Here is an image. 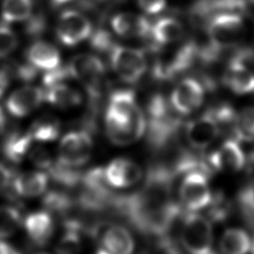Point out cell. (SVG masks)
<instances>
[{"mask_svg": "<svg viewBox=\"0 0 254 254\" xmlns=\"http://www.w3.org/2000/svg\"><path fill=\"white\" fill-rule=\"evenodd\" d=\"M49 178L44 172H25L13 182V188L18 195L34 197L42 194L48 187Z\"/></svg>", "mask_w": 254, "mask_h": 254, "instance_id": "603a6c76", "label": "cell"}, {"mask_svg": "<svg viewBox=\"0 0 254 254\" xmlns=\"http://www.w3.org/2000/svg\"><path fill=\"white\" fill-rule=\"evenodd\" d=\"M12 179V175L10 170L0 163V190L6 188Z\"/></svg>", "mask_w": 254, "mask_h": 254, "instance_id": "ab89813d", "label": "cell"}, {"mask_svg": "<svg viewBox=\"0 0 254 254\" xmlns=\"http://www.w3.org/2000/svg\"><path fill=\"white\" fill-rule=\"evenodd\" d=\"M43 204L50 211L64 213L71 206V199L67 194L54 190L48 192L45 195L43 199Z\"/></svg>", "mask_w": 254, "mask_h": 254, "instance_id": "836d02e7", "label": "cell"}, {"mask_svg": "<svg viewBox=\"0 0 254 254\" xmlns=\"http://www.w3.org/2000/svg\"><path fill=\"white\" fill-rule=\"evenodd\" d=\"M45 100L60 108H71L82 102V95L64 82L49 86L44 92Z\"/></svg>", "mask_w": 254, "mask_h": 254, "instance_id": "cb8c5ba5", "label": "cell"}, {"mask_svg": "<svg viewBox=\"0 0 254 254\" xmlns=\"http://www.w3.org/2000/svg\"><path fill=\"white\" fill-rule=\"evenodd\" d=\"M220 249L223 254H247L251 249V240L244 230L229 228L221 236Z\"/></svg>", "mask_w": 254, "mask_h": 254, "instance_id": "4316f807", "label": "cell"}, {"mask_svg": "<svg viewBox=\"0 0 254 254\" xmlns=\"http://www.w3.org/2000/svg\"><path fill=\"white\" fill-rule=\"evenodd\" d=\"M92 34L89 19L75 10H66L59 17L56 35L64 46H75L88 39Z\"/></svg>", "mask_w": 254, "mask_h": 254, "instance_id": "ba28073f", "label": "cell"}, {"mask_svg": "<svg viewBox=\"0 0 254 254\" xmlns=\"http://www.w3.org/2000/svg\"><path fill=\"white\" fill-rule=\"evenodd\" d=\"M166 98L160 94H154L147 103V127L148 141L153 148L159 149L166 146L176 135L181 126V117L174 108L171 109Z\"/></svg>", "mask_w": 254, "mask_h": 254, "instance_id": "6da1fadb", "label": "cell"}, {"mask_svg": "<svg viewBox=\"0 0 254 254\" xmlns=\"http://www.w3.org/2000/svg\"><path fill=\"white\" fill-rule=\"evenodd\" d=\"M249 160H250V163H251L252 165H254V152H252V153H251Z\"/></svg>", "mask_w": 254, "mask_h": 254, "instance_id": "bcb514c9", "label": "cell"}, {"mask_svg": "<svg viewBox=\"0 0 254 254\" xmlns=\"http://www.w3.org/2000/svg\"><path fill=\"white\" fill-rule=\"evenodd\" d=\"M207 254H215V253H213V252H211V251H210V252H209V253H207Z\"/></svg>", "mask_w": 254, "mask_h": 254, "instance_id": "f907efd6", "label": "cell"}, {"mask_svg": "<svg viewBox=\"0 0 254 254\" xmlns=\"http://www.w3.org/2000/svg\"><path fill=\"white\" fill-rule=\"evenodd\" d=\"M233 135L236 140L254 141V107H246L237 114Z\"/></svg>", "mask_w": 254, "mask_h": 254, "instance_id": "f546056e", "label": "cell"}, {"mask_svg": "<svg viewBox=\"0 0 254 254\" xmlns=\"http://www.w3.org/2000/svg\"><path fill=\"white\" fill-rule=\"evenodd\" d=\"M82 226L74 220L64 222V232L57 243L58 254H77L82 247Z\"/></svg>", "mask_w": 254, "mask_h": 254, "instance_id": "484cf974", "label": "cell"}, {"mask_svg": "<svg viewBox=\"0 0 254 254\" xmlns=\"http://www.w3.org/2000/svg\"><path fill=\"white\" fill-rule=\"evenodd\" d=\"M67 68L70 76L84 85L90 103L96 104L101 94L102 80L105 74L103 63L94 55L79 54L69 61Z\"/></svg>", "mask_w": 254, "mask_h": 254, "instance_id": "3957f363", "label": "cell"}, {"mask_svg": "<svg viewBox=\"0 0 254 254\" xmlns=\"http://www.w3.org/2000/svg\"><path fill=\"white\" fill-rule=\"evenodd\" d=\"M61 124L54 115H43L35 120L28 133L35 142L46 143L55 141L60 134Z\"/></svg>", "mask_w": 254, "mask_h": 254, "instance_id": "d4e9b609", "label": "cell"}, {"mask_svg": "<svg viewBox=\"0 0 254 254\" xmlns=\"http://www.w3.org/2000/svg\"><path fill=\"white\" fill-rule=\"evenodd\" d=\"M29 63L37 69L50 71L61 65L59 50L52 44L44 41L34 43L27 53Z\"/></svg>", "mask_w": 254, "mask_h": 254, "instance_id": "44dd1931", "label": "cell"}, {"mask_svg": "<svg viewBox=\"0 0 254 254\" xmlns=\"http://www.w3.org/2000/svg\"><path fill=\"white\" fill-rule=\"evenodd\" d=\"M92 147L93 142L88 130L71 131L61 140L58 162L73 168L81 166L89 160Z\"/></svg>", "mask_w": 254, "mask_h": 254, "instance_id": "52a82bcc", "label": "cell"}, {"mask_svg": "<svg viewBox=\"0 0 254 254\" xmlns=\"http://www.w3.org/2000/svg\"><path fill=\"white\" fill-rule=\"evenodd\" d=\"M204 89L201 82L192 77L181 80L171 95L172 107L181 115H187L196 110L202 103Z\"/></svg>", "mask_w": 254, "mask_h": 254, "instance_id": "8fae6325", "label": "cell"}, {"mask_svg": "<svg viewBox=\"0 0 254 254\" xmlns=\"http://www.w3.org/2000/svg\"><path fill=\"white\" fill-rule=\"evenodd\" d=\"M54 4L56 5H63V4H65V3H68L69 1L71 0H51Z\"/></svg>", "mask_w": 254, "mask_h": 254, "instance_id": "f6af8a7d", "label": "cell"}, {"mask_svg": "<svg viewBox=\"0 0 254 254\" xmlns=\"http://www.w3.org/2000/svg\"><path fill=\"white\" fill-rule=\"evenodd\" d=\"M105 175L111 187L125 189L136 185L142 178L140 167L125 158L113 160L106 168Z\"/></svg>", "mask_w": 254, "mask_h": 254, "instance_id": "2e32d148", "label": "cell"}, {"mask_svg": "<svg viewBox=\"0 0 254 254\" xmlns=\"http://www.w3.org/2000/svg\"><path fill=\"white\" fill-rule=\"evenodd\" d=\"M44 100V91L41 88L27 85L13 91L6 101V107L11 115L24 117L38 108Z\"/></svg>", "mask_w": 254, "mask_h": 254, "instance_id": "9a60e30c", "label": "cell"}, {"mask_svg": "<svg viewBox=\"0 0 254 254\" xmlns=\"http://www.w3.org/2000/svg\"><path fill=\"white\" fill-rule=\"evenodd\" d=\"M20 223L21 214L16 207L9 205L0 206V238L14 234Z\"/></svg>", "mask_w": 254, "mask_h": 254, "instance_id": "4dcf8cb0", "label": "cell"}, {"mask_svg": "<svg viewBox=\"0 0 254 254\" xmlns=\"http://www.w3.org/2000/svg\"><path fill=\"white\" fill-rule=\"evenodd\" d=\"M110 24L115 34L124 38H148L152 25L145 17L131 12L114 15Z\"/></svg>", "mask_w": 254, "mask_h": 254, "instance_id": "e0dca14e", "label": "cell"}, {"mask_svg": "<svg viewBox=\"0 0 254 254\" xmlns=\"http://www.w3.org/2000/svg\"><path fill=\"white\" fill-rule=\"evenodd\" d=\"M238 199L243 214L251 223H254V188L247 187L243 189Z\"/></svg>", "mask_w": 254, "mask_h": 254, "instance_id": "74e56055", "label": "cell"}, {"mask_svg": "<svg viewBox=\"0 0 254 254\" xmlns=\"http://www.w3.org/2000/svg\"><path fill=\"white\" fill-rule=\"evenodd\" d=\"M34 143L32 144L28 152V157L30 161L40 169L49 170L54 165L50 152L42 145H38Z\"/></svg>", "mask_w": 254, "mask_h": 254, "instance_id": "e575fe53", "label": "cell"}, {"mask_svg": "<svg viewBox=\"0 0 254 254\" xmlns=\"http://www.w3.org/2000/svg\"><path fill=\"white\" fill-rule=\"evenodd\" d=\"M109 59L114 72L126 83L137 82L147 68L144 52L138 49L114 45Z\"/></svg>", "mask_w": 254, "mask_h": 254, "instance_id": "8992f818", "label": "cell"}, {"mask_svg": "<svg viewBox=\"0 0 254 254\" xmlns=\"http://www.w3.org/2000/svg\"><path fill=\"white\" fill-rule=\"evenodd\" d=\"M49 170L55 181L66 187H73L81 182L82 179V175L75 171L73 167H68L59 162L54 164Z\"/></svg>", "mask_w": 254, "mask_h": 254, "instance_id": "d6a6232c", "label": "cell"}, {"mask_svg": "<svg viewBox=\"0 0 254 254\" xmlns=\"http://www.w3.org/2000/svg\"><path fill=\"white\" fill-rule=\"evenodd\" d=\"M219 132V127L208 110L188 122L185 130L188 143L197 150L208 147L216 139Z\"/></svg>", "mask_w": 254, "mask_h": 254, "instance_id": "4fadbf2b", "label": "cell"}, {"mask_svg": "<svg viewBox=\"0 0 254 254\" xmlns=\"http://www.w3.org/2000/svg\"><path fill=\"white\" fill-rule=\"evenodd\" d=\"M157 55L152 74L159 80H170L190 68L197 60L198 45L193 41H187L170 50H163V46L153 52Z\"/></svg>", "mask_w": 254, "mask_h": 254, "instance_id": "7a4b0ae2", "label": "cell"}, {"mask_svg": "<svg viewBox=\"0 0 254 254\" xmlns=\"http://www.w3.org/2000/svg\"><path fill=\"white\" fill-rule=\"evenodd\" d=\"M0 254H20V253L10 244L4 241H0Z\"/></svg>", "mask_w": 254, "mask_h": 254, "instance_id": "b9f144b4", "label": "cell"}, {"mask_svg": "<svg viewBox=\"0 0 254 254\" xmlns=\"http://www.w3.org/2000/svg\"><path fill=\"white\" fill-rule=\"evenodd\" d=\"M44 23H45V21L43 20L42 17H37V18L31 20L29 22L28 32H30L32 34L41 33L44 30Z\"/></svg>", "mask_w": 254, "mask_h": 254, "instance_id": "60d3db41", "label": "cell"}, {"mask_svg": "<svg viewBox=\"0 0 254 254\" xmlns=\"http://www.w3.org/2000/svg\"><path fill=\"white\" fill-rule=\"evenodd\" d=\"M4 127H5V116H4V113H3V111L0 107V135L4 130Z\"/></svg>", "mask_w": 254, "mask_h": 254, "instance_id": "ee69618b", "label": "cell"}, {"mask_svg": "<svg viewBox=\"0 0 254 254\" xmlns=\"http://www.w3.org/2000/svg\"><path fill=\"white\" fill-rule=\"evenodd\" d=\"M147 120L139 108L128 121H118L105 118L106 135L109 140L119 146L132 144L139 140L146 132Z\"/></svg>", "mask_w": 254, "mask_h": 254, "instance_id": "9c48e42d", "label": "cell"}, {"mask_svg": "<svg viewBox=\"0 0 254 254\" xmlns=\"http://www.w3.org/2000/svg\"><path fill=\"white\" fill-rule=\"evenodd\" d=\"M212 239V227L207 217L194 212L186 215L181 228V242L190 254L209 253Z\"/></svg>", "mask_w": 254, "mask_h": 254, "instance_id": "277c9868", "label": "cell"}, {"mask_svg": "<svg viewBox=\"0 0 254 254\" xmlns=\"http://www.w3.org/2000/svg\"><path fill=\"white\" fill-rule=\"evenodd\" d=\"M222 83L236 94L254 92V72L248 66L231 60L222 75Z\"/></svg>", "mask_w": 254, "mask_h": 254, "instance_id": "ac0fdd59", "label": "cell"}, {"mask_svg": "<svg viewBox=\"0 0 254 254\" xmlns=\"http://www.w3.org/2000/svg\"><path fill=\"white\" fill-rule=\"evenodd\" d=\"M182 202L190 210H196L208 205L211 193L206 176L199 172L189 173L180 188Z\"/></svg>", "mask_w": 254, "mask_h": 254, "instance_id": "7c38bea8", "label": "cell"}, {"mask_svg": "<svg viewBox=\"0 0 254 254\" xmlns=\"http://www.w3.org/2000/svg\"><path fill=\"white\" fill-rule=\"evenodd\" d=\"M90 46L92 49L99 53H110L111 49L114 47V42L112 36L105 29H98L93 34H91Z\"/></svg>", "mask_w": 254, "mask_h": 254, "instance_id": "8d00e7d4", "label": "cell"}, {"mask_svg": "<svg viewBox=\"0 0 254 254\" xmlns=\"http://www.w3.org/2000/svg\"><path fill=\"white\" fill-rule=\"evenodd\" d=\"M32 9V0H4L2 17L8 23L24 21L30 18Z\"/></svg>", "mask_w": 254, "mask_h": 254, "instance_id": "f1b7e54d", "label": "cell"}, {"mask_svg": "<svg viewBox=\"0 0 254 254\" xmlns=\"http://www.w3.org/2000/svg\"><path fill=\"white\" fill-rule=\"evenodd\" d=\"M249 2L254 6V0H249Z\"/></svg>", "mask_w": 254, "mask_h": 254, "instance_id": "c3c4849f", "label": "cell"}, {"mask_svg": "<svg viewBox=\"0 0 254 254\" xmlns=\"http://www.w3.org/2000/svg\"><path fill=\"white\" fill-rule=\"evenodd\" d=\"M92 231L98 242L96 254H131L134 249L131 234L120 225H107Z\"/></svg>", "mask_w": 254, "mask_h": 254, "instance_id": "30bf717a", "label": "cell"}, {"mask_svg": "<svg viewBox=\"0 0 254 254\" xmlns=\"http://www.w3.org/2000/svg\"><path fill=\"white\" fill-rule=\"evenodd\" d=\"M206 25L208 42L220 51L233 48L243 29V19L237 13H219L212 16Z\"/></svg>", "mask_w": 254, "mask_h": 254, "instance_id": "5b68a950", "label": "cell"}, {"mask_svg": "<svg viewBox=\"0 0 254 254\" xmlns=\"http://www.w3.org/2000/svg\"><path fill=\"white\" fill-rule=\"evenodd\" d=\"M18 45V38L7 25H0V59L10 55Z\"/></svg>", "mask_w": 254, "mask_h": 254, "instance_id": "d590c367", "label": "cell"}, {"mask_svg": "<svg viewBox=\"0 0 254 254\" xmlns=\"http://www.w3.org/2000/svg\"><path fill=\"white\" fill-rule=\"evenodd\" d=\"M139 7L147 14L161 13L167 5V0H137Z\"/></svg>", "mask_w": 254, "mask_h": 254, "instance_id": "f35d334b", "label": "cell"}, {"mask_svg": "<svg viewBox=\"0 0 254 254\" xmlns=\"http://www.w3.org/2000/svg\"><path fill=\"white\" fill-rule=\"evenodd\" d=\"M97 1H100V2H105V1H108V0H97Z\"/></svg>", "mask_w": 254, "mask_h": 254, "instance_id": "681fc988", "label": "cell"}, {"mask_svg": "<svg viewBox=\"0 0 254 254\" xmlns=\"http://www.w3.org/2000/svg\"><path fill=\"white\" fill-rule=\"evenodd\" d=\"M139 109L135 93L130 89L114 90L108 99L106 107V118L118 121H128Z\"/></svg>", "mask_w": 254, "mask_h": 254, "instance_id": "d6986e66", "label": "cell"}, {"mask_svg": "<svg viewBox=\"0 0 254 254\" xmlns=\"http://www.w3.org/2000/svg\"><path fill=\"white\" fill-rule=\"evenodd\" d=\"M207 161L212 169L225 173H233L243 168L245 156L238 144V140L228 139L217 150L209 154Z\"/></svg>", "mask_w": 254, "mask_h": 254, "instance_id": "5bb4252c", "label": "cell"}, {"mask_svg": "<svg viewBox=\"0 0 254 254\" xmlns=\"http://www.w3.org/2000/svg\"><path fill=\"white\" fill-rule=\"evenodd\" d=\"M35 141L30 134L27 133H14L10 135L4 143L3 152L4 155L14 163L21 162L26 155H28L29 149Z\"/></svg>", "mask_w": 254, "mask_h": 254, "instance_id": "83f0119b", "label": "cell"}, {"mask_svg": "<svg viewBox=\"0 0 254 254\" xmlns=\"http://www.w3.org/2000/svg\"><path fill=\"white\" fill-rule=\"evenodd\" d=\"M207 206V218L210 221H224L231 212V203L221 192H215Z\"/></svg>", "mask_w": 254, "mask_h": 254, "instance_id": "1f68e13d", "label": "cell"}, {"mask_svg": "<svg viewBox=\"0 0 254 254\" xmlns=\"http://www.w3.org/2000/svg\"><path fill=\"white\" fill-rule=\"evenodd\" d=\"M185 34L184 26L178 20L164 17L151 25V43L149 46H169L179 42Z\"/></svg>", "mask_w": 254, "mask_h": 254, "instance_id": "ffe728a7", "label": "cell"}, {"mask_svg": "<svg viewBox=\"0 0 254 254\" xmlns=\"http://www.w3.org/2000/svg\"><path fill=\"white\" fill-rule=\"evenodd\" d=\"M25 228L35 244L45 245L53 235L54 221L49 212L37 211L26 217Z\"/></svg>", "mask_w": 254, "mask_h": 254, "instance_id": "7402d4cb", "label": "cell"}, {"mask_svg": "<svg viewBox=\"0 0 254 254\" xmlns=\"http://www.w3.org/2000/svg\"><path fill=\"white\" fill-rule=\"evenodd\" d=\"M251 249H252V254H254V240H253V242L251 243Z\"/></svg>", "mask_w": 254, "mask_h": 254, "instance_id": "7dc6e473", "label": "cell"}, {"mask_svg": "<svg viewBox=\"0 0 254 254\" xmlns=\"http://www.w3.org/2000/svg\"><path fill=\"white\" fill-rule=\"evenodd\" d=\"M8 76L5 72L0 71V97L2 96V94L5 92L7 86H8Z\"/></svg>", "mask_w": 254, "mask_h": 254, "instance_id": "7bdbcfd3", "label": "cell"}]
</instances>
